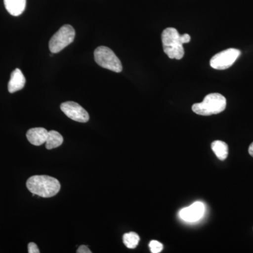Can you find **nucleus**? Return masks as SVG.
<instances>
[{"label": "nucleus", "instance_id": "nucleus-5", "mask_svg": "<svg viewBox=\"0 0 253 253\" xmlns=\"http://www.w3.org/2000/svg\"><path fill=\"white\" fill-rule=\"evenodd\" d=\"M76 36V31L73 26L64 25L57 33H55L49 41V48L52 54L59 53L73 42Z\"/></svg>", "mask_w": 253, "mask_h": 253}, {"label": "nucleus", "instance_id": "nucleus-17", "mask_svg": "<svg viewBox=\"0 0 253 253\" xmlns=\"http://www.w3.org/2000/svg\"><path fill=\"white\" fill-rule=\"evenodd\" d=\"M78 253H91V251L90 250L88 249L86 246H80L79 249H78L77 251Z\"/></svg>", "mask_w": 253, "mask_h": 253}, {"label": "nucleus", "instance_id": "nucleus-12", "mask_svg": "<svg viewBox=\"0 0 253 253\" xmlns=\"http://www.w3.org/2000/svg\"><path fill=\"white\" fill-rule=\"evenodd\" d=\"M63 138L58 131L51 130L48 131L47 138L46 140V148L47 149H53L59 147L63 144Z\"/></svg>", "mask_w": 253, "mask_h": 253}, {"label": "nucleus", "instance_id": "nucleus-8", "mask_svg": "<svg viewBox=\"0 0 253 253\" xmlns=\"http://www.w3.org/2000/svg\"><path fill=\"white\" fill-rule=\"evenodd\" d=\"M204 211V205L201 202H196L189 207L181 210L179 216L183 220L193 222L199 220L202 217Z\"/></svg>", "mask_w": 253, "mask_h": 253}, {"label": "nucleus", "instance_id": "nucleus-6", "mask_svg": "<svg viewBox=\"0 0 253 253\" xmlns=\"http://www.w3.org/2000/svg\"><path fill=\"white\" fill-rule=\"evenodd\" d=\"M241 55V51L234 48L224 50L214 55L211 60V66L216 70L230 68Z\"/></svg>", "mask_w": 253, "mask_h": 253}, {"label": "nucleus", "instance_id": "nucleus-18", "mask_svg": "<svg viewBox=\"0 0 253 253\" xmlns=\"http://www.w3.org/2000/svg\"><path fill=\"white\" fill-rule=\"evenodd\" d=\"M249 154L251 155L252 157H253V142L252 144L250 145L249 149Z\"/></svg>", "mask_w": 253, "mask_h": 253}, {"label": "nucleus", "instance_id": "nucleus-3", "mask_svg": "<svg viewBox=\"0 0 253 253\" xmlns=\"http://www.w3.org/2000/svg\"><path fill=\"white\" fill-rule=\"evenodd\" d=\"M226 99L219 93H212L207 95L204 101L194 104L193 111L200 116H212L224 111L226 109Z\"/></svg>", "mask_w": 253, "mask_h": 253}, {"label": "nucleus", "instance_id": "nucleus-9", "mask_svg": "<svg viewBox=\"0 0 253 253\" xmlns=\"http://www.w3.org/2000/svg\"><path fill=\"white\" fill-rule=\"evenodd\" d=\"M48 131L43 127L32 128L27 131L26 136L29 142L35 146L45 144Z\"/></svg>", "mask_w": 253, "mask_h": 253}, {"label": "nucleus", "instance_id": "nucleus-11", "mask_svg": "<svg viewBox=\"0 0 253 253\" xmlns=\"http://www.w3.org/2000/svg\"><path fill=\"white\" fill-rule=\"evenodd\" d=\"M4 6L10 14L18 16L22 14L26 6V0H4Z\"/></svg>", "mask_w": 253, "mask_h": 253}, {"label": "nucleus", "instance_id": "nucleus-1", "mask_svg": "<svg viewBox=\"0 0 253 253\" xmlns=\"http://www.w3.org/2000/svg\"><path fill=\"white\" fill-rule=\"evenodd\" d=\"M191 37L189 34L181 36L177 30L168 28L162 33V43L164 52L171 59L180 60L184 55L183 44L189 43Z\"/></svg>", "mask_w": 253, "mask_h": 253}, {"label": "nucleus", "instance_id": "nucleus-16", "mask_svg": "<svg viewBox=\"0 0 253 253\" xmlns=\"http://www.w3.org/2000/svg\"><path fill=\"white\" fill-rule=\"evenodd\" d=\"M28 253H40V250L35 243H30V244H28Z\"/></svg>", "mask_w": 253, "mask_h": 253}, {"label": "nucleus", "instance_id": "nucleus-2", "mask_svg": "<svg viewBox=\"0 0 253 253\" xmlns=\"http://www.w3.org/2000/svg\"><path fill=\"white\" fill-rule=\"evenodd\" d=\"M28 189L33 196L51 198L59 192L61 184L56 178L47 175L32 176L26 182Z\"/></svg>", "mask_w": 253, "mask_h": 253}, {"label": "nucleus", "instance_id": "nucleus-7", "mask_svg": "<svg viewBox=\"0 0 253 253\" xmlns=\"http://www.w3.org/2000/svg\"><path fill=\"white\" fill-rule=\"evenodd\" d=\"M61 111L73 121L79 123L89 121V113L81 105L74 101H67L61 105Z\"/></svg>", "mask_w": 253, "mask_h": 253}, {"label": "nucleus", "instance_id": "nucleus-13", "mask_svg": "<svg viewBox=\"0 0 253 253\" xmlns=\"http://www.w3.org/2000/svg\"><path fill=\"white\" fill-rule=\"evenodd\" d=\"M212 149L217 157L221 161H224L229 154L228 145L222 141H214L212 142Z\"/></svg>", "mask_w": 253, "mask_h": 253}, {"label": "nucleus", "instance_id": "nucleus-10", "mask_svg": "<svg viewBox=\"0 0 253 253\" xmlns=\"http://www.w3.org/2000/svg\"><path fill=\"white\" fill-rule=\"evenodd\" d=\"M26 78L22 71L16 68L11 74V78L8 84V90L10 93H14L22 89L26 84Z\"/></svg>", "mask_w": 253, "mask_h": 253}, {"label": "nucleus", "instance_id": "nucleus-4", "mask_svg": "<svg viewBox=\"0 0 253 253\" xmlns=\"http://www.w3.org/2000/svg\"><path fill=\"white\" fill-rule=\"evenodd\" d=\"M94 60L101 67L116 73L123 71L122 63L116 54L107 46H100L95 49Z\"/></svg>", "mask_w": 253, "mask_h": 253}, {"label": "nucleus", "instance_id": "nucleus-14", "mask_svg": "<svg viewBox=\"0 0 253 253\" xmlns=\"http://www.w3.org/2000/svg\"><path fill=\"white\" fill-rule=\"evenodd\" d=\"M140 238L139 235L134 232L126 233L123 236V243L126 248L129 249H135L139 244Z\"/></svg>", "mask_w": 253, "mask_h": 253}, {"label": "nucleus", "instance_id": "nucleus-15", "mask_svg": "<svg viewBox=\"0 0 253 253\" xmlns=\"http://www.w3.org/2000/svg\"><path fill=\"white\" fill-rule=\"evenodd\" d=\"M149 248L152 253H159L163 251V246L161 243L157 241H151L149 244Z\"/></svg>", "mask_w": 253, "mask_h": 253}]
</instances>
